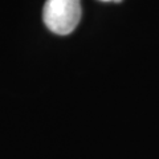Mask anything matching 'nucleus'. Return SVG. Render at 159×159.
I'll list each match as a JSON object with an SVG mask.
<instances>
[{"mask_svg": "<svg viewBox=\"0 0 159 159\" xmlns=\"http://www.w3.org/2000/svg\"><path fill=\"white\" fill-rule=\"evenodd\" d=\"M101 2H116V3H119L121 0H101Z\"/></svg>", "mask_w": 159, "mask_h": 159, "instance_id": "obj_2", "label": "nucleus"}, {"mask_svg": "<svg viewBox=\"0 0 159 159\" xmlns=\"http://www.w3.org/2000/svg\"><path fill=\"white\" fill-rule=\"evenodd\" d=\"M43 20L49 31L65 36L76 29L81 20L80 0H47L43 9Z\"/></svg>", "mask_w": 159, "mask_h": 159, "instance_id": "obj_1", "label": "nucleus"}]
</instances>
